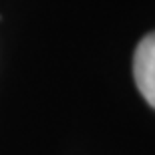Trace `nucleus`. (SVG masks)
<instances>
[{"instance_id":"f257e3e1","label":"nucleus","mask_w":155,"mask_h":155,"mask_svg":"<svg viewBox=\"0 0 155 155\" xmlns=\"http://www.w3.org/2000/svg\"><path fill=\"white\" fill-rule=\"evenodd\" d=\"M133 77L139 93L155 109V32L141 38L133 57Z\"/></svg>"}]
</instances>
